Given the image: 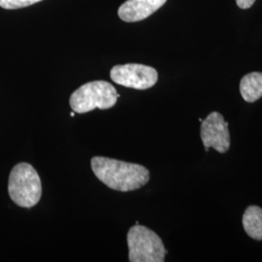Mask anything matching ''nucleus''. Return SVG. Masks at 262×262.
I'll use <instances>...</instances> for the list:
<instances>
[{
	"mask_svg": "<svg viewBox=\"0 0 262 262\" xmlns=\"http://www.w3.org/2000/svg\"><path fill=\"white\" fill-rule=\"evenodd\" d=\"M91 163L94 175L114 190H136L150 180L149 170L140 164L104 157H94Z\"/></svg>",
	"mask_w": 262,
	"mask_h": 262,
	"instance_id": "obj_1",
	"label": "nucleus"
},
{
	"mask_svg": "<svg viewBox=\"0 0 262 262\" xmlns=\"http://www.w3.org/2000/svg\"><path fill=\"white\" fill-rule=\"evenodd\" d=\"M8 191L18 206H35L42 195V184L37 171L26 162L17 164L10 173Z\"/></svg>",
	"mask_w": 262,
	"mask_h": 262,
	"instance_id": "obj_2",
	"label": "nucleus"
},
{
	"mask_svg": "<svg viewBox=\"0 0 262 262\" xmlns=\"http://www.w3.org/2000/svg\"><path fill=\"white\" fill-rule=\"evenodd\" d=\"M119 98L117 90L106 81H94L81 85L70 96L69 103L78 114L94 109L106 110L114 107Z\"/></svg>",
	"mask_w": 262,
	"mask_h": 262,
	"instance_id": "obj_3",
	"label": "nucleus"
},
{
	"mask_svg": "<svg viewBox=\"0 0 262 262\" xmlns=\"http://www.w3.org/2000/svg\"><path fill=\"white\" fill-rule=\"evenodd\" d=\"M127 245L130 262H163L167 253L159 235L139 224L129 229Z\"/></svg>",
	"mask_w": 262,
	"mask_h": 262,
	"instance_id": "obj_4",
	"label": "nucleus"
},
{
	"mask_svg": "<svg viewBox=\"0 0 262 262\" xmlns=\"http://www.w3.org/2000/svg\"><path fill=\"white\" fill-rule=\"evenodd\" d=\"M110 76L116 84L135 90H148L157 84L159 79L155 68L138 63L114 66Z\"/></svg>",
	"mask_w": 262,
	"mask_h": 262,
	"instance_id": "obj_5",
	"label": "nucleus"
},
{
	"mask_svg": "<svg viewBox=\"0 0 262 262\" xmlns=\"http://www.w3.org/2000/svg\"><path fill=\"white\" fill-rule=\"evenodd\" d=\"M201 139L206 151L214 148L221 154H225L230 147V134L228 122L225 121L222 114L212 112L201 122Z\"/></svg>",
	"mask_w": 262,
	"mask_h": 262,
	"instance_id": "obj_6",
	"label": "nucleus"
},
{
	"mask_svg": "<svg viewBox=\"0 0 262 262\" xmlns=\"http://www.w3.org/2000/svg\"><path fill=\"white\" fill-rule=\"evenodd\" d=\"M167 0H126L118 11L120 19L135 23L147 19L161 8Z\"/></svg>",
	"mask_w": 262,
	"mask_h": 262,
	"instance_id": "obj_7",
	"label": "nucleus"
},
{
	"mask_svg": "<svg viewBox=\"0 0 262 262\" xmlns=\"http://www.w3.org/2000/svg\"><path fill=\"white\" fill-rule=\"evenodd\" d=\"M240 93L244 100L250 103L261 98V72H252L244 76L240 83Z\"/></svg>",
	"mask_w": 262,
	"mask_h": 262,
	"instance_id": "obj_8",
	"label": "nucleus"
},
{
	"mask_svg": "<svg viewBox=\"0 0 262 262\" xmlns=\"http://www.w3.org/2000/svg\"><path fill=\"white\" fill-rule=\"evenodd\" d=\"M243 226L251 238L262 241V209L258 206L247 208L243 215Z\"/></svg>",
	"mask_w": 262,
	"mask_h": 262,
	"instance_id": "obj_9",
	"label": "nucleus"
},
{
	"mask_svg": "<svg viewBox=\"0 0 262 262\" xmlns=\"http://www.w3.org/2000/svg\"><path fill=\"white\" fill-rule=\"evenodd\" d=\"M42 0H0V7L3 9L14 10L28 7Z\"/></svg>",
	"mask_w": 262,
	"mask_h": 262,
	"instance_id": "obj_10",
	"label": "nucleus"
},
{
	"mask_svg": "<svg viewBox=\"0 0 262 262\" xmlns=\"http://www.w3.org/2000/svg\"><path fill=\"white\" fill-rule=\"evenodd\" d=\"M255 0H236L237 5L241 9H249L253 5Z\"/></svg>",
	"mask_w": 262,
	"mask_h": 262,
	"instance_id": "obj_11",
	"label": "nucleus"
},
{
	"mask_svg": "<svg viewBox=\"0 0 262 262\" xmlns=\"http://www.w3.org/2000/svg\"><path fill=\"white\" fill-rule=\"evenodd\" d=\"M70 116H71V117H74V116H75V112L70 113Z\"/></svg>",
	"mask_w": 262,
	"mask_h": 262,
	"instance_id": "obj_12",
	"label": "nucleus"
}]
</instances>
